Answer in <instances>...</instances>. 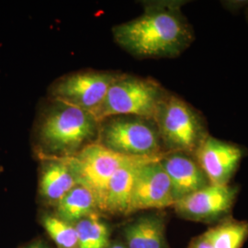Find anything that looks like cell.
<instances>
[{"label": "cell", "mask_w": 248, "mask_h": 248, "mask_svg": "<svg viewBox=\"0 0 248 248\" xmlns=\"http://www.w3.org/2000/svg\"><path fill=\"white\" fill-rule=\"evenodd\" d=\"M163 156L140 157L118 169L108 182L101 213L111 215H129L133 182L137 169L144 163L160 159Z\"/></svg>", "instance_id": "cell-14"}, {"label": "cell", "mask_w": 248, "mask_h": 248, "mask_svg": "<svg viewBox=\"0 0 248 248\" xmlns=\"http://www.w3.org/2000/svg\"><path fill=\"white\" fill-rule=\"evenodd\" d=\"M18 248H51L47 246V244L44 242L43 240L37 239L34 241H31V243L27 244L23 247H20Z\"/></svg>", "instance_id": "cell-20"}, {"label": "cell", "mask_w": 248, "mask_h": 248, "mask_svg": "<svg viewBox=\"0 0 248 248\" xmlns=\"http://www.w3.org/2000/svg\"><path fill=\"white\" fill-rule=\"evenodd\" d=\"M238 193L236 185L210 184L177 201L172 207L181 219L216 224L230 217Z\"/></svg>", "instance_id": "cell-8"}, {"label": "cell", "mask_w": 248, "mask_h": 248, "mask_svg": "<svg viewBox=\"0 0 248 248\" xmlns=\"http://www.w3.org/2000/svg\"><path fill=\"white\" fill-rule=\"evenodd\" d=\"M204 232L214 248H242L248 239V222L230 216Z\"/></svg>", "instance_id": "cell-16"}, {"label": "cell", "mask_w": 248, "mask_h": 248, "mask_svg": "<svg viewBox=\"0 0 248 248\" xmlns=\"http://www.w3.org/2000/svg\"><path fill=\"white\" fill-rule=\"evenodd\" d=\"M41 223L58 248H78V236L75 224L65 222L54 213H44Z\"/></svg>", "instance_id": "cell-18"}, {"label": "cell", "mask_w": 248, "mask_h": 248, "mask_svg": "<svg viewBox=\"0 0 248 248\" xmlns=\"http://www.w3.org/2000/svg\"><path fill=\"white\" fill-rule=\"evenodd\" d=\"M106 248H127L125 247L124 242H119V241H116L113 243H110Z\"/></svg>", "instance_id": "cell-21"}, {"label": "cell", "mask_w": 248, "mask_h": 248, "mask_svg": "<svg viewBox=\"0 0 248 248\" xmlns=\"http://www.w3.org/2000/svg\"><path fill=\"white\" fill-rule=\"evenodd\" d=\"M166 231V213L152 211L126 222L123 239L127 248H169Z\"/></svg>", "instance_id": "cell-13"}, {"label": "cell", "mask_w": 248, "mask_h": 248, "mask_svg": "<svg viewBox=\"0 0 248 248\" xmlns=\"http://www.w3.org/2000/svg\"><path fill=\"white\" fill-rule=\"evenodd\" d=\"M154 121L166 153L194 155L210 134L203 114L169 91L161 101Z\"/></svg>", "instance_id": "cell-3"}, {"label": "cell", "mask_w": 248, "mask_h": 248, "mask_svg": "<svg viewBox=\"0 0 248 248\" xmlns=\"http://www.w3.org/2000/svg\"><path fill=\"white\" fill-rule=\"evenodd\" d=\"M160 163L169 176L175 202L211 184L193 155L166 153Z\"/></svg>", "instance_id": "cell-11"}, {"label": "cell", "mask_w": 248, "mask_h": 248, "mask_svg": "<svg viewBox=\"0 0 248 248\" xmlns=\"http://www.w3.org/2000/svg\"><path fill=\"white\" fill-rule=\"evenodd\" d=\"M168 92L152 78L120 73L92 114L98 123L113 116H138L154 120Z\"/></svg>", "instance_id": "cell-4"}, {"label": "cell", "mask_w": 248, "mask_h": 248, "mask_svg": "<svg viewBox=\"0 0 248 248\" xmlns=\"http://www.w3.org/2000/svg\"><path fill=\"white\" fill-rule=\"evenodd\" d=\"M140 157L119 155L98 142L89 144L75 156L66 158L78 185L86 186L94 194L101 213L110 178L118 169Z\"/></svg>", "instance_id": "cell-6"}, {"label": "cell", "mask_w": 248, "mask_h": 248, "mask_svg": "<svg viewBox=\"0 0 248 248\" xmlns=\"http://www.w3.org/2000/svg\"><path fill=\"white\" fill-rule=\"evenodd\" d=\"M184 3L181 0L143 2L140 16L112 28L116 44L139 59L178 57L195 40L193 28L182 11Z\"/></svg>", "instance_id": "cell-1"}, {"label": "cell", "mask_w": 248, "mask_h": 248, "mask_svg": "<svg viewBox=\"0 0 248 248\" xmlns=\"http://www.w3.org/2000/svg\"><path fill=\"white\" fill-rule=\"evenodd\" d=\"M97 142L125 156L158 157L166 154L155 121L138 116H113L99 122Z\"/></svg>", "instance_id": "cell-5"}, {"label": "cell", "mask_w": 248, "mask_h": 248, "mask_svg": "<svg viewBox=\"0 0 248 248\" xmlns=\"http://www.w3.org/2000/svg\"><path fill=\"white\" fill-rule=\"evenodd\" d=\"M98 128L91 112L49 98L34 125L33 148L39 158H70L97 142Z\"/></svg>", "instance_id": "cell-2"}, {"label": "cell", "mask_w": 248, "mask_h": 248, "mask_svg": "<svg viewBox=\"0 0 248 248\" xmlns=\"http://www.w3.org/2000/svg\"><path fill=\"white\" fill-rule=\"evenodd\" d=\"M38 196L43 203L55 207L78 185L66 158H40Z\"/></svg>", "instance_id": "cell-12"}, {"label": "cell", "mask_w": 248, "mask_h": 248, "mask_svg": "<svg viewBox=\"0 0 248 248\" xmlns=\"http://www.w3.org/2000/svg\"><path fill=\"white\" fill-rule=\"evenodd\" d=\"M99 213L94 194L82 185H77L54 207V214L63 221L76 224L80 220Z\"/></svg>", "instance_id": "cell-15"}, {"label": "cell", "mask_w": 248, "mask_h": 248, "mask_svg": "<svg viewBox=\"0 0 248 248\" xmlns=\"http://www.w3.org/2000/svg\"><path fill=\"white\" fill-rule=\"evenodd\" d=\"M120 73L101 70L75 72L55 80L49 89L50 98L93 112L103 101Z\"/></svg>", "instance_id": "cell-7"}, {"label": "cell", "mask_w": 248, "mask_h": 248, "mask_svg": "<svg viewBox=\"0 0 248 248\" xmlns=\"http://www.w3.org/2000/svg\"><path fill=\"white\" fill-rule=\"evenodd\" d=\"M187 248H214L205 232L196 236L195 238L190 241Z\"/></svg>", "instance_id": "cell-19"}, {"label": "cell", "mask_w": 248, "mask_h": 248, "mask_svg": "<svg viewBox=\"0 0 248 248\" xmlns=\"http://www.w3.org/2000/svg\"><path fill=\"white\" fill-rule=\"evenodd\" d=\"M160 159L144 163L137 169L129 215L142 211H162L175 203L169 176Z\"/></svg>", "instance_id": "cell-9"}, {"label": "cell", "mask_w": 248, "mask_h": 248, "mask_svg": "<svg viewBox=\"0 0 248 248\" xmlns=\"http://www.w3.org/2000/svg\"><path fill=\"white\" fill-rule=\"evenodd\" d=\"M75 226L78 231V248H106L110 244L109 227L100 213L80 220Z\"/></svg>", "instance_id": "cell-17"}, {"label": "cell", "mask_w": 248, "mask_h": 248, "mask_svg": "<svg viewBox=\"0 0 248 248\" xmlns=\"http://www.w3.org/2000/svg\"><path fill=\"white\" fill-rule=\"evenodd\" d=\"M247 150L234 142L209 134L194 154V158L214 185H228L239 169Z\"/></svg>", "instance_id": "cell-10"}]
</instances>
